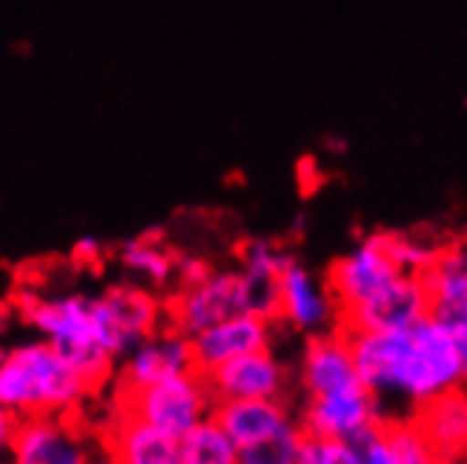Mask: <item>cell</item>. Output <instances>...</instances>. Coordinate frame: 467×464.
I'll return each mask as SVG.
<instances>
[{
    "label": "cell",
    "mask_w": 467,
    "mask_h": 464,
    "mask_svg": "<svg viewBox=\"0 0 467 464\" xmlns=\"http://www.w3.org/2000/svg\"><path fill=\"white\" fill-rule=\"evenodd\" d=\"M352 357L383 414L386 403H409L411 414L456 386H464L462 360L451 329L433 315L406 329H360L347 333Z\"/></svg>",
    "instance_id": "cell-1"
},
{
    "label": "cell",
    "mask_w": 467,
    "mask_h": 464,
    "mask_svg": "<svg viewBox=\"0 0 467 464\" xmlns=\"http://www.w3.org/2000/svg\"><path fill=\"white\" fill-rule=\"evenodd\" d=\"M93 388L48 341H28L0 352V406L12 414H74Z\"/></svg>",
    "instance_id": "cell-2"
},
{
    "label": "cell",
    "mask_w": 467,
    "mask_h": 464,
    "mask_svg": "<svg viewBox=\"0 0 467 464\" xmlns=\"http://www.w3.org/2000/svg\"><path fill=\"white\" fill-rule=\"evenodd\" d=\"M20 318L40 333L43 341L57 346L74 363V369L88 380L90 388L102 386L113 375V357L102 341L96 295L68 293V295H20Z\"/></svg>",
    "instance_id": "cell-3"
},
{
    "label": "cell",
    "mask_w": 467,
    "mask_h": 464,
    "mask_svg": "<svg viewBox=\"0 0 467 464\" xmlns=\"http://www.w3.org/2000/svg\"><path fill=\"white\" fill-rule=\"evenodd\" d=\"M214 406L217 400L209 388V380L197 369L166 377L144 388L119 391L116 403L119 411L136 417L175 439L186 437L194 425L209 419L214 414Z\"/></svg>",
    "instance_id": "cell-4"
},
{
    "label": "cell",
    "mask_w": 467,
    "mask_h": 464,
    "mask_svg": "<svg viewBox=\"0 0 467 464\" xmlns=\"http://www.w3.org/2000/svg\"><path fill=\"white\" fill-rule=\"evenodd\" d=\"M240 313H259L248 276L243 271H212L209 276L175 293L170 302V326L192 338L200 329Z\"/></svg>",
    "instance_id": "cell-5"
},
{
    "label": "cell",
    "mask_w": 467,
    "mask_h": 464,
    "mask_svg": "<svg viewBox=\"0 0 467 464\" xmlns=\"http://www.w3.org/2000/svg\"><path fill=\"white\" fill-rule=\"evenodd\" d=\"M400 276H406V271L391 251L389 234H372L358 242L327 273V287L336 298L338 318L383 293Z\"/></svg>",
    "instance_id": "cell-6"
},
{
    "label": "cell",
    "mask_w": 467,
    "mask_h": 464,
    "mask_svg": "<svg viewBox=\"0 0 467 464\" xmlns=\"http://www.w3.org/2000/svg\"><path fill=\"white\" fill-rule=\"evenodd\" d=\"M383 422L378 400L360 388L327 394V397H307V406L298 417V428L305 437L318 439H347L360 442Z\"/></svg>",
    "instance_id": "cell-7"
},
{
    "label": "cell",
    "mask_w": 467,
    "mask_h": 464,
    "mask_svg": "<svg viewBox=\"0 0 467 464\" xmlns=\"http://www.w3.org/2000/svg\"><path fill=\"white\" fill-rule=\"evenodd\" d=\"M93 459L82 430L57 414L23 417L9 448V464H90Z\"/></svg>",
    "instance_id": "cell-8"
},
{
    "label": "cell",
    "mask_w": 467,
    "mask_h": 464,
    "mask_svg": "<svg viewBox=\"0 0 467 464\" xmlns=\"http://www.w3.org/2000/svg\"><path fill=\"white\" fill-rule=\"evenodd\" d=\"M276 318L296 333L318 335L338 326V307L327 282L313 276L305 264L290 259L279 273Z\"/></svg>",
    "instance_id": "cell-9"
},
{
    "label": "cell",
    "mask_w": 467,
    "mask_h": 464,
    "mask_svg": "<svg viewBox=\"0 0 467 464\" xmlns=\"http://www.w3.org/2000/svg\"><path fill=\"white\" fill-rule=\"evenodd\" d=\"M214 400H285L287 369L268 349L240 355L206 375Z\"/></svg>",
    "instance_id": "cell-10"
},
{
    "label": "cell",
    "mask_w": 467,
    "mask_h": 464,
    "mask_svg": "<svg viewBox=\"0 0 467 464\" xmlns=\"http://www.w3.org/2000/svg\"><path fill=\"white\" fill-rule=\"evenodd\" d=\"M194 369V355H192V338L178 333L175 326L170 329H155L144 341H139L121 363L119 375V391L144 388L152 383H161L166 377H175Z\"/></svg>",
    "instance_id": "cell-11"
},
{
    "label": "cell",
    "mask_w": 467,
    "mask_h": 464,
    "mask_svg": "<svg viewBox=\"0 0 467 464\" xmlns=\"http://www.w3.org/2000/svg\"><path fill=\"white\" fill-rule=\"evenodd\" d=\"M271 329H274V318L259 313H240L200 329L197 335H192L194 369L209 375L212 369L223 366V363L234 357L256 349H268L274 335Z\"/></svg>",
    "instance_id": "cell-12"
},
{
    "label": "cell",
    "mask_w": 467,
    "mask_h": 464,
    "mask_svg": "<svg viewBox=\"0 0 467 464\" xmlns=\"http://www.w3.org/2000/svg\"><path fill=\"white\" fill-rule=\"evenodd\" d=\"M298 380H302L307 397L341 394L363 386L344 329L336 326L329 333L307 338V346L302 352V366H298Z\"/></svg>",
    "instance_id": "cell-13"
},
{
    "label": "cell",
    "mask_w": 467,
    "mask_h": 464,
    "mask_svg": "<svg viewBox=\"0 0 467 464\" xmlns=\"http://www.w3.org/2000/svg\"><path fill=\"white\" fill-rule=\"evenodd\" d=\"M428 315V290L422 276L406 273L383 293L369 298L366 304L338 318V329L344 333H360V329H406Z\"/></svg>",
    "instance_id": "cell-14"
},
{
    "label": "cell",
    "mask_w": 467,
    "mask_h": 464,
    "mask_svg": "<svg viewBox=\"0 0 467 464\" xmlns=\"http://www.w3.org/2000/svg\"><path fill=\"white\" fill-rule=\"evenodd\" d=\"M428 315L442 321L451 335H467V245L442 248L422 273Z\"/></svg>",
    "instance_id": "cell-15"
},
{
    "label": "cell",
    "mask_w": 467,
    "mask_h": 464,
    "mask_svg": "<svg viewBox=\"0 0 467 464\" xmlns=\"http://www.w3.org/2000/svg\"><path fill=\"white\" fill-rule=\"evenodd\" d=\"M411 419L442 464H467V386H456L422 403Z\"/></svg>",
    "instance_id": "cell-16"
},
{
    "label": "cell",
    "mask_w": 467,
    "mask_h": 464,
    "mask_svg": "<svg viewBox=\"0 0 467 464\" xmlns=\"http://www.w3.org/2000/svg\"><path fill=\"white\" fill-rule=\"evenodd\" d=\"M212 417L240 450L298 425L285 400H223Z\"/></svg>",
    "instance_id": "cell-17"
},
{
    "label": "cell",
    "mask_w": 467,
    "mask_h": 464,
    "mask_svg": "<svg viewBox=\"0 0 467 464\" xmlns=\"http://www.w3.org/2000/svg\"><path fill=\"white\" fill-rule=\"evenodd\" d=\"M108 456L116 464H186L181 439L119 408L108 434Z\"/></svg>",
    "instance_id": "cell-18"
},
{
    "label": "cell",
    "mask_w": 467,
    "mask_h": 464,
    "mask_svg": "<svg viewBox=\"0 0 467 464\" xmlns=\"http://www.w3.org/2000/svg\"><path fill=\"white\" fill-rule=\"evenodd\" d=\"M108 313L113 318L116 335L124 346V355L144 341L150 333L161 326V304L152 293L136 284H119L102 293Z\"/></svg>",
    "instance_id": "cell-19"
},
{
    "label": "cell",
    "mask_w": 467,
    "mask_h": 464,
    "mask_svg": "<svg viewBox=\"0 0 467 464\" xmlns=\"http://www.w3.org/2000/svg\"><path fill=\"white\" fill-rule=\"evenodd\" d=\"M116 256L121 262V268L132 273L136 279L147 284H166L175 279V253L163 245V231L150 228L139 237H130L119 242Z\"/></svg>",
    "instance_id": "cell-20"
},
{
    "label": "cell",
    "mask_w": 467,
    "mask_h": 464,
    "mask_svg": "<svg viewBox=\"0 0 467 464\" xmlns=\"http://www.w3.org/2000/svg\"><path fill=\"white\" fill-rule=\"evenodd\" d=\"M181 450L186 464H240V448L217 425L214 417L194 425L181 437Z\"/></svg>",
    "instance_id": "cell-21"
},
{
    "label": "cell",
    "mask_w": 467,
    "mask_h": 464,
    "mask_svg": "<svg viewBox=\"0 0 467 464\" xmlns=\"http://www.w3.org/2000/svg\"><path fill=\"white\" fill-rule=\"evenodd\" d=\"M293 256L271 240H248L240 251V271L259 282V284H271L279 287V273L285 271V264Z\"/></svg>",
    "instance_id": "cell-22"
},
{
    "label": "cell",
    "mask_w": 467,
    "mask_h": 464,
    "mask_svg": "<svg viewBox=\"0 0 467 464\" xmlns=\"http://www.w3.org/2000/svg\"><path fill=\"white\" fill-rule=\"evenodd\" d=\"M386 430L391 448L400 459V464H442L437 450L431 448L425 434L417 428V422L409 419H386Z\"/></svg>",
    "instance_id": "cell-23"
},
{
    "label": "cell",
    "mask_w": 467,
    "mask_h": 464,
    "mask_svg": "<svg viewBox=\"0 0 467 464\" xmlns=\"http://www.w3.org/2000/svg\"><path fill=\"white\" fill-rule=\"evenodd\" d=\"M302 428L293 425L282 434L256 442L251 448L240 450V464H298V453H302Z\"/></svg>",
    "instance_id": "cell-24"
},
{
    "label": "cell",
    "mask_w": 467,
    "mask_h": 464,
    "mask_svg": "<svg viewBox=\"0 0 467 464\" xmlns=\"http://www.w3.org/2000/svg\"><path fill=\"white\" fill-rule=\"evenodd\" d=\"M298 464H363V453L358 442L305 437Z\"/></svg>",
    "instance_id": "cell-25"
},
{
    "label": "cell",
    "mask_w": 467,
    "mask_h": 464,
    "mask_svg": "<svg viewBox=\"0 0 467 464\" xmlns=\"http://www.w3.org/2000/svg\"><path fill=\"white\" fill-rule=\"evenodd\" d=\"M360 453H363V464H400L391 439H389V430H386V419L372 430L369 437L360 439Z\"/></svg>",
    "instance_id": "cell-26"
},
{
    "label": "cell",
    "mask_w": 467,
    "mask_h": 464,
    "mask_svg": "<svg viewBox=\"0 0 467 464\" xmlns=\"http://www.w3.org/2000/svg\"><path fill=\"white\" fill-rule=\"evenodd\" d=\"M209 273H212V268L206 259H200L194 253H175V279L181 282V287L194 284Z\"/></svg>",
    "instance_id": "cell-27"
},
{
    "label": "cell",
    "mask_w": 467,
    "mask_h": 464,
    "mask_svg": "<svg viewBox=\"0 0 467 464\" xmlns=\"http://www.w3.org/2000/svg\"><path fill=\"white\" fill-rule=\"evenodd\" d=\"M17 425H20V417L0 406V456H9V448H12L15 434H17Z\"/></svg>",
    "instance_id": "cell-28"
},
{
    "label": "cell",
    "mask_w": 467,
    "mask_h": 464,
    "mask_svg": "<svg viewBox=\"0 0 467 464\" xmlns=\"http://www.w3.org/2000/svg\"><path fill=\"white\" fill-rule=\"evenodd\" d=\"M102 253H105V245L99 242L96 237H79V240L74 242V259L82 262V264L99 262V256H102Z\"/></svg>",
    "instance_id": "cell-29"
},
{
    "label": "cell",
    "mask_w": 467,
    "mask_h": 464,
    "mask_svg": "<svg viewBox=\"0 0 467 464\" xmlns=\"http://www.w3.org/2000/svg\"><path fill=\"white\" fill-rule=\"evenodd\" d=\"M12 318H15V307L6 302V298H0V335H4L6 329H9Z\"/></svg>",
    "instance_id": "cell-30"
},
{
    "label": "cell",
    "mask_w": 467,
    "mask_h": 464,
    "mask_svg": "<svg viewBox=\"0 0 467 464\" xmlns=\"http://www.w3.org/2000/svg\"><path fill=\"white\" fill-rule=\"evenodd\" d=\"M90 464H116V461H113L110 456H96V459H93Z\"/></svg>",
    "instance_id": "cell-31"
}]
</instances>
